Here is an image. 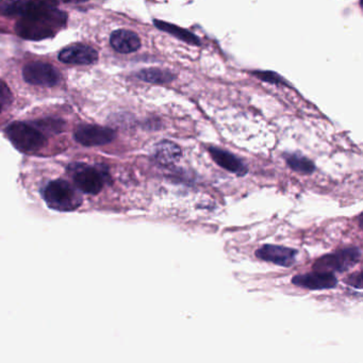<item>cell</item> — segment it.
<instances>
[{
  "label": "cell",
  "instance_id": "obj_1",
  "mask_svg": "<svg viewBox=\"0 0 363 363\" xmlns=\"http://www.w3.org/2000/svg\"><path fill=\"white\" fill-rule=\"evenodd\" d=\"M57 6L43 8L22 16L16 24V33L26 40L48 39L54 37L65 24L67 16Z\"/></svg>",
  "mask_w": 363,
  "mask_h": 363
},
{
  "label": "cell",
  "instance_id": "obj_2",
  "mask_svg": "<svg viewBox=\"0 0 363 363\" xmlns=\"http://www.w3.org/2000/svg\"><path fill=\"white\" fill-rule=\"evenodd\" d=\"M48 207L61 212L74 211L82 206V197L77 189L62 179L54 180L44 191Z\"/></svg>",
  "mask_w": 363,
  "mask_h": 363
},
{
  "label": "cell",
  "instance_id": "obj_3",
  "mask_svg": "<svg viewBox=\"0 0 363 363\" xmlns=\"http://www.w3.org/2000/svg\"><path fill=\"white\" fill-rule=\"evenodd\" d=\"M6 135L14 147L22 152H38L48 144L45 135L26 123H12L6 129Z\"/></svg>",
  "mask_w": 363,
  "mask_h": 363
},
{
  "label": "cell",
  "instance_id": "obj_4",
  "mask_svg": "<svg viewBox=\"0 0 363 363\" xmlns=\"http://www.w3.org/2000/svg\"><path fill=\"white\" fill-rule=\"evenodd\" d=\"M361 258V252L357 247L344 248V250L335 252V254L326 255L318 259L314 263V271L315 272H333L347 271L350 267L356 265Z\"/></svg>",
  "mask_w": 363,
  "mask_h": 363
},
{
  "label": "cell",
  "instance_id": "obj_5",
  "mask_svg": "<svg viewBox=\"0 0 363 363\" xmlns=\"http://www.w3.org/2000/svg\"><path fill=\"white\" fill-rule=\"evenodd\" d=\"M74 171L76 188L86 194L96 195L103 190L105 175L103 172L89 165L77 164Z\"/></svg>",
  "mask_w": 363,
  "mask_h": 363
},
{
  "label": "cell",
  "instance_id": "obj_6",
  "mask_svg": "<svg viewBox=\"0 0 363 363\" xmlns=\"http://www.w3.org/2000/svg\"><path fill=\"white\" fill-rule=\"evenodd\" d=\"M25 82L33 86H54L60 80V74L48 63L33 62L23 71Z\"/></svg>",
  "mask_w": 363,
  "mask_h": 363
},
{
  "label": "cell",
  "instance_id": "obj_7",
  "mask_svg": "<svg viewBox=\"0 0 363 363\" xmlns=\"http://www.w3.org/2000/svg\"><path fill=\"white\" fill-rule=\"evenodd\" d=\"M75 140L84 146H101L116 139V131L97 125H82L75 131Z\"/></svg>",
  "mask_w": 363,
  "mask_h": 363
},
{
  "label": "cell",
  "instance_id": "obj_8",
  "mask_svg": "<svg viewBox=\"0 0 363 363\" xmlns=\"http://www.w3.org/2000/svg\"><path fill=\"white\" fill-rule=\"evenodd\" d=\"M257 258L280 267H292L296 261L297 250L279 245H263L256 252Z\"/></svg>",
  "mask_w": 363,
  "mask_h": 363
},
{
  "label": "cell",
  "instance_id": "obj_9",
  "mask_svg": "<svg viewBox=\"0 0 363 363\" xmlns=\"http://www.w3.org/2000/svg\"><path fill=\"white\" fill-rule=\"evenodd\" d=\"M292 284L309 290H326L335 288L337 280L333 273L314 271L313 273L294 276L292 278Z\"/></svg>",
  "mask_w": 363,
  "mask_h": 363
},
{
  "label": "cell",
  "instance_id": "obj_10",
  "mask_svg": "<svg viewBox=\"0 0 363 363\" xmlns=\"http://www.w3.org/2000/svg\"><path fill=\"white\" fill-rule=\"evenodd\" d=\"M97 59H99V52L91 46L84 45V44L69 46L61 50L59 54V60L67 65H92L96 62Z\"/></svg>",
  "mask_w": 363,
  "mask_h": 363
},
{
  "label": "cell",
  "instance_id": "obj_11",
  "mask_svg": "<svg viewBox=\"0 0 363 363\" xmlns=\"http://www.w3.org/2000/svg\"><path fill=\"white\" fill-rule=\"evenodd\" d=\"M209 152L214 162L222 169H226L229 173L235 174L239 177H243L248 173L247 167L244 164L243 161L240 160L237 156L231 154L230 152H227V150H222V148L210 146Z\"/></svg>",
  "mask_w": 363,
  "mask_h": 363
},
{
  "label": "cell",
  "instance_id": "obj_12",
  "mask_svg": "<svg viewBox=\"0 0 363 363\" xmlns=\"http://www.w3.org/2000/svg\"><path fill=\"white\" fill-rule=\"evenodd\" d=\"M110 43L114 50L121 54H131L141 48V39L139 35L126 29L114 31L110 38Z\"/></svg>",
  "mask_w": 363,
  "mask_h": 363
},
{
  "label": "cell",
  "instance_id": "obj_13",
  "mask_svg": "<svg viewBox=\"0 0 363 363\" xmlns=\"http://www.w3.org/2000/svg\"><path fill=\"white\" fill-rule=\"evenodd\" d=\"M58 6L52 1H11V3H0V12L5 16H26L31 12L43 8Z\"/></svg>",
  "mask_w": 363,
  "mask_h": 363
},
{
  "label": "cell",
  "instance_id": "obj_14",
  "mask_svg": "<svg viewBox=\"0 0 363 363\" xmlns=\"http://www.w3.org/2000/svg\"><path fill=\"white\" fill-rule=\"evenodd\" d=\"M182 148L169 140L159 142L155 148V158L161 165L169 167L182 158Z\"/></svg>",
  "mask_w": 363,
  "mask_h": 363
},
{
  "label": "cell",
  "instance_id": "obj_15",
  "mask_svg": "<svg viewBox=\"0 0 363 363\" xmlns=\"http://www.w3.org/2000/svg\"><path fill=\"white\" fill-rule=\"evenodd\" d=\"M154 24L159 30L169 33L173 37L177 38L180 41L186 42V43L190 44V45L201 46V43L199 38L196 37L191 31L186 30V29L182 28V27L177 26V25L159 20H155Z\"/></svg>",
  "mask_w": 363,
  "mask_h": 363
},
{
  "label": "cell",
  "instance_id": "obj_16",
  "mask_svg": "<svg viewBox=\"0 0 363 363\" xmlns=\"http://www.w3.org/2000/svg\"><path fill=\"white\" fill-rule=\"evenodd\" d=\"M138 79L152 84H167L176 79V75L169 69L150 67L144 69L137 73Z\"/></svg>",
  "mask_w": 363,
  "mask_h": 363
},
{
  "label": "cell",
  "instance_id": "obj_17",
  "mask_svg": "<svg viewBox=\"0 0 363 363\" xmlns=\"http://www.w3.org/2000/svg\"><path fill=\"white\" fill-rule=\"evenodd\" d=\"M284 160L286 164L289 165L290 169L297 173L305 174V175H310L315 171V165L313 161L310 160L307 157L303 155L298 154V152H288L284 155Z\"/></svg>",
  "mask_w": 363,
  "mask_h": 363
},
{
  "label": "cell",
  "instance_id": "obj_18",
  "mask_svg": "<svg viewBox=\"0 0 363 363\" xmlns=\"http://www.w3.org/2000/svg\"><path fill=\"white\" fill-rule=\"evenodd\" d=\"M252 74L255 77L262 80V82H267V84H276V86H290V84H289L281 76L275 73V72L256 71L252 72Z\"/></svg>",
  "mask_w": 363,
  "mask_h": 363
},
{
  "label": "cell",
  "instance_id": "obj_19",
  "mask_svg": "<svg viewBox=\"0 0 363 363\" xmlns=\"http://www.w3.org/2000/svg\"><path fill=\"white\" fill-rule=\"evenodd\" d=\"M12 101H13V96H12L9 86L0 80V112L3 111L8 106L11 105Z\"/></svg>",
  "mask_w": 363,
  "mask_h": 363
},
{
  "label": "cell",
  "instance_id": "obj_20",
  "mask_svg": "<svg viewBox=\"0 0 363 363\" xmlns=\"http://www.w3.org/2000/svg\"><path fill=\"white\" fill-rule=\"evenodd\" d=\"M38 126L40 128L45 129L50 133H60L63 128V122L60 120H54V118H48V120L40 121L38 122Z\"/></svg>",
  "mask_w": 363,
  "mask_h": 363
}]
</instances>
